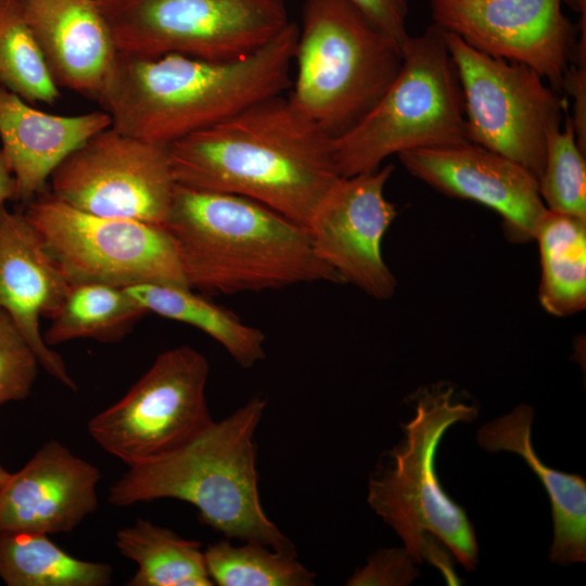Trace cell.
<instances>
[{
  "instance_id": "cell-3",
  "label": "cell",
  "mask_w": 586,
  "mask_h": 586,
  "mask_svg": "<svg viewBox=\"0 0 586 586\" xmlns=\"http://www.w3.org/2000/svg\"><path fill=\"white\" fill-rule=\"evenodd\" d=\"M164 226L192 289L234 294L343 283L316 255L305 228L238 194L177 183Z\"/></svg>"
},
{
  "instance_id": "cell-9",
  "label": "cell",
  "mask_w": 586,
  "mask_h": 586,
  "mask_svg": "<svg viewBox=\"0 0 586 586\" xmlns=\"http://www.w3.org/2000/svg\"><path fill=\"white\" fill-rule=\"evenodd\" d=\"M24 214L69 284L190 286L163 225L89 214L46 192Z\"/></svg>"
},
{
  "instance_id": "cell-10",
  "label": "cell",
  "mask_w": 586,
  "mask_h": 586,
  "mask_svg": "<svg viewBox=\"0 0 586 586\" xmlns=\"http://www.w3.org/2000/svg\"><path fill=\"white\" fill-rule=\"evenodd\" d=\"M461 85L468 139L531 173L538 181L549 133L566 102L531 67L486 54L444 30Z\"/></svg>"
},
{
  "instance_id": "cell-36",
  "label": "cell",
  "mask_w": 586,
  "mask_h": 586,
  "mask_svg": "<svg viewBox=\"0 0 586 586\" xmlns=\"http://www.w3.org/2000/svg\"><path fill=\"white\" fill-rule=\"evenodd\" d=\"M97 1H100V0H97Z\"/></svg>"
},
{
  "instance_id": "cell-11",
  "label": "cell",
  "mask_w": 586,
  "mask_h": 586,
  "mask_svg": "<svg viewBox=\"0 0 586 586\" xmlns=\"http://www.w3.org/2000/svg\"><path fill=\"white\" fill-rule=\"evenodd\" d=\"M206 357L191 346L161 353L118 402L88 421L90 437L128 468L176 450L214 421Z\"/></svg>"
},
{
  "instance_id": "cell-20",
  "label": "cell",
  "mask_w": 586,
  "mask_h": 586,
  "mask_svg": "<svg viewBox=\"0 0 586 586\" xmlns=\"http://www.w3.org/2000/svg\"><path fill=\"white\" fill-rule=\"evenodd\" d=\"M532 407L521 404L511 412L484 424L477 443L488 453L520 455L548 493L553 520L549 557L568 565L586 559V482L577 474L545 466L532 444Z\"/></svg>"
},
{
  "instance_id": "cell-32",
  "label": "cell",
  "mask_w": 586,
  "mask_h": 586,
  "mask_svg": "<svg viewBox=\"0 0 586 586\" xmlns=\"http://www.w3.org/2000/svg\"><path fill=\"white\" fill-rule=\"evenodd\" d=\"M566 69L561 88L573 99L574 127L578 146L586 151V60L576 59Z\"/></svg>"
},
{
  "instance_id": "cell-5",
  "label": "cell",
  "mask_w": 586,
  "mask_h": 586,
  "mask_svg": "<svg viewBox=\"0 0 586 586\" xmlns=\"http://www.w3.org/2000/svg\"><path fill=\"white\" fill-rule=\"evenodd\" d=\"M454 388L437 383L413 397L415 417L403 424L404 440L383 455L369 480L368 504L403 539L407 552L419 562L425 558L455 578L450 564L428 537L442 540L467 569L477 563L474 528L464 509L442 488L435 472V454L445 431L456 422H470L475 405L453 399Z\"/></svg>"
},
{
  "instance_id": "cell-2",
  "label": "cell",
  "mask_w": 586,
  "mask_h": 586,
  "mask_svg": "<svg viewBox=\"0 0 586 586\" xmlns=\"http://www.w3.org/2000/svg\"><path fill=\"white\" fill-rule=\"evenodd\" d=\"M298 25L253 53L209 61L118 51L98 100L117 131L169 145L290 89Z\"/></svg>"
},
{
  "instance_id": "cell-13",
  "label": "cell",
  "mask_w": 586,
  "mask_h": 586,
  "mask_svg": "<svg viewBox=\"0 0 586 586\" xmlns=\"http://www.w3.org/2000/svg\"><path fill=\"white\" fill-rule=\"evenodd\" d=\"M561 0H431L434 23L471 47L561 88L577 41Z\"/></svg>"
},
{
  "instance_id": "cell-4",
  "label": "cell",
  "mask_w": 586,
  "mask_h": 586,
  "mask_svg": "<svg viewBox=\"0 0 586 586\" xmlns=\"http://www.w3.org/2000/svg\"><path fill=\"white\" fill-rule=\"evenodd\" d=\"M265 408L266 399L256 395L176 450L128 468L111 485L109 502L128 507L163 498L182 500L229 540L294 550L259 498L254 436Z\"/></svg>"
},
{
  "instance_id": "cell-1",
  "label": "cell",
  "mask_w": 586,
  "mask_h": 586,
  "mask_svg": "<svg viewBox=\"0 0 586 586\" xmlns=\"http://www.w3.org/2000/svg\"><path fill=\"white\" fill-rule=\"evenodd\" d=\"M167 148L178 184L254 200L306 230L341 177L332 138L283 94Z\"/></svg>"
},
{
  "instance_id": "cell-15",
  "label": "cell",
  "mask_w": 586,
  "mask_h": 586,
  "mask_svg": "<svg viewBox=\"0 0 586 586\" xmlns=\"http://www.w3.org/2000/svg\"><path fill=\"white\" fill-rule=\"evenodd\" d=\"M397 156L412 176L437 191L497 212L510 240H534L547 208L538 180L521 165L470 141Z\"/></svg>"
},
{
  "instance_id": "cell-8",
  "label": "cell",
  "mask_w": 586,
  "mask_h": 586,
  "mask_svg": "<svg viewBox=\"0 0 586 586\" xmlns=\"http://www.w3.org/2000/svg\"><path fill=\"white\" fill-rule=\"evenodd\" d=\"M117 50L209 61L246 56L290 24L283 0H100Z\"/></svg>"
},
{
  "instance_id": "cell-14",
  "label": "cell",
  "mask_w": 586,
  "mask_h": 586,
  "mask_svg": "<svg viewBox=\"0 0 586 586\" xmlns=\"http://www.w3.org/2000/svg\"><path fill=\"white\" fill-rule=\"evenodd\" d=\"M394 166L340 177L314 214L307 232L316 255L342 280L371 297L387 300L397 282L382 254L397 215L384 194Z\"/></svg>"
},
{
  "instance_id": "cell-12",
  "label": "cell",
  "mask_w": 586,
  "mask_h": 586,
  "mask_svg": "<svg viewBox=\"0 0 586 586\" xmlns=\"http://www.w3.org/2000/svg\"><path fill=\"white\" fill-rule=\"evenodd\" d=\"M50 182V193L76 209L163 226L177 186L167 145L112 126L66 156Z\"/></svg>"
},
{
  "instance_id": "cell-21",
  "label": "cell",
  "mask_w": 586,
  "mask_h": 586,
  "mask_svg": "<svg viewBox=\"0 0 586 586\" xmlns=\"http://www.w3.org/2000/svg\"><path fill=\"white\" fill-rule=\"evenodd\" d=\"M146 313L192 326L219 343L235 362L250 368L265 358V334L244 323L192 288L170 283H144L126 288Z\"/></svg>"
},
{
  "instance_id": "cell-18",
  "label": "cell",
  "mask_w": 586,
  "mask_h": 586,
  "mask_svg": "<svg viewBox=\"0 0 586 586\" xmlns=\"http://www.w3.org/2000/svg\"><path fill=\"white\" fill-rule=\"evenodd\" d=\"M27 24L60 88L98 101L118 54L97 0H21Z\"/></svg>"
},
{
  "instance_id": "cell-26",
  "label": "cell",
  "mask_w": 586,
  "mask_h": 586,
  "mask_svg": "<svg viewBox=\"0 0 586 586\" xmlns=\"http://www.w3.org/2000/svg\"><path fill=\"white\" fill-rule=\"evenodd\" d=\"M204 557L211 579L219 586H310L316 577L296 559L295 550L279 551L254 542L234 546L220 540L209 545Z\"/></svg>"
},
{
  "instance_id": "cell-22",
  "label": "cell",
  "mask_w": 586,
  "mask_h": 586,
  "mask_svg": "<svg viewBox=\"0 0 586 586\" xmlns=\"http://www.w3.org/2000/svg\"><path fill=\"white\" fill-rule=\"evenodd\" d=\"M534 240L539 245V302L563 317L586 307V219L546 209Z\"/></svg>"
},
{
  "instance_id": "cell-29",
  "label": "cell",
  "mask_w": 586,
  "mask_h": 586,
  "mask_svg": "<svg viewBox=\"0 0 586 586\" xmlns=\"http://www.w3.org/2000/svg\"><path fill=\"white\" fill-rule=\"evenodd\" d=\"M36 353L12 317L0 309V405L25 399L35 383Z\"/></svg>"
},
{
  "instance_id": "cell-27",
  "label": "cell",
  "mask_w": 586,
  "mask_h": 586,
  "mask_svg": "<svg viewBox=\"0 0 586 586\" xmlns=\"http://www.w3.org/2000/svg\"><path fill=\"white\" fill-rule=\"evenodd\" d=\"M0 86L31 103L60 97L21 0H0Z\"/></svg>"
},
{
  "instance_id": "cell-28",
  "label": "cell",
  "mask_w": 586,
  "mask_h": 586,
  "mask_svg": "<svg viewBox=\"0 0 586 586\" xmlns=\"http://www.w3.org/2000/svg\"><path fill=\"white\" fill-rule=\"evenodd\" d=\"M538 182L547 209L586 219L585 152L577 144L570 117L563 130L556 128L548 136Z\"/></svg>"
},
{
  "instance_id": "cell-19",
  "label": "cell",
  "mask_w": 586,
  "mask_h": 586,
  "mask_svg": "<svg viewBox=\"0 0 586 586\" xmlns=\"http://www.w3.org/2000/svg\"><path fill=\"white\" fill-rule=\"evenodd\" d=\"M111 126L104 111L80 115L41 112L0 86V139L15 179L16 200L28 203L44 192L53 170L94 133Z\"/></svg>"
},
{
  "instance_id": "cell-34",
  "label": "cell",
  "mask_w": 586,
  "mask_h": 586,
  "mask_svg": "<svg viewBox=\"0 0 586 586\" xmlns=\"http://www.w3.org/2000/svg\"><path fill=\"white\" fill-rule=\"evenodd\" d=\"M569 4L576 12L586 15V0H561Z\"/></svg>"
},
{
  "instance_id": "cell-33",
  "label": "cell",
  "mask_w": 586,
  "mask_h": 586,
  "mask_svg": "<svg viewBox=\"0 0 586 586\" xmlns=\"http://www.w3.org/2000/svg\"><path fill=\"white\" fill-rule=\"evenodd\" d=\"M15 198V179L9 163L0 150V205Z\"/></svg>"
},
{
  "instance_id": "cell-16",
  "label": "cell",
  "mask_w": 586,
  "mask_h": 586,
  "mask_svg": "<svg viewBox=\"0 0 586 586\" xmlns=\"http://www.w3.org/2000/svg\"><path fill=\"white\" fill-rule=\"evenodd\" d=\"M100 480L98 467L58 441L47 442L0 493V534L73 531L95 511Z\"/></svg>"
},
{
  "instance_id": "cell-30",
  "label": "cell",
  "mask_w": 586,
  "mask_h": 586,
  "mask_svg": "<svg viewBox=\"0 0 586 586\" xmlns=\"http://www.w3.org/2000/svg\"><path fill=\"white\" fill-rule=\"evenodd\" d=\"M411 559L405 548L379 549L368 559L365 568L351 576L346 585H407L417 575Z\"/></svg>"
},
{
  "instance_id": "cell-35",
  "label": "cell",
  "mask_w": 586,
  "mask_h": 586,
  "mask_svg": "<svg viewBox=\"0 0 586 586\" xmlns=\"http://www.w3.org/2000/svg\"><path fill=\"white\" fill-rule=\"evenodd\" d=\"M11 473L8 472L1 464H0V493L2 492L4 485L7 484Z\"/></svg>"
},
{
  "instance_id": "cell-7",
  "label": "cell",
  "mask_w": 586,
  "mask_h": 586,
  "mask_svg": "<svg viewBox=\"0 0 586 586\" xmlns=\"http://www.w3.org/2000/svg\"><path fill=\"white\" fill-rule=\"evenodd\" d=\"M460 80L435 23L403 48V62L379 102L332 139L341 177L377 170L392 155L468 142Z\"/></svg>"
},
{
  "instance_id": "cell-6",
  "label": "cell",
  "mask_w": 586,
  "mask_h": 586,
  "mask_svg": "<svg viewBox=\"0 0 586 586\" xmlns=\"http://www.w3.org/2000/svg\"><path fill=\"white\" fill-rule=\"evenodd\" d=\"M402 62L403 49L351 0H304L286 99L335 139L379 102Z\"/></svg>"
},
{
  "instance_id": "cell-17",
  "label": "cell",
  "mask_w": 586,
  "mask_h": 586,
  "mask_svg": "<svg viewBox=\"0 0 586 586\" xmlns=\"http://www.w3.org/2000/svg\"><path fill=\"white\" fill-rule=\"evenodd\" d=\"M69 286L25 214L0 205V309L17 324L40 367L76 390L64 360L40 333L41 318L59 311Z\"/></svg>"
},
{
  "instance_id": "cell-31",
  "label": "cell",
  "mask_w": 586,
  "mask_h": 586,
  "mask_svg": "<svg viewBox=\"0 0 586 586\" xmlns=\"http://www.w3.org/2000/svg\"><path fill=\"white\" fill-rule=\"evenodd\" d=\"M402 49L409 39L407 17L410 0H351Z\"/></svg>"
},
{
  "instance_id": "cell-23",
  "label": "cell",
  "mask_w": 586,
  "mask_h": 586,
  "mask_svg": "<svg viewBox=\"0 0 586 586\" xmlns=\"http://www.w3.org/2000/svg\"><path fill=\"white\" fill-rule=\"evenodd\" d=\"M116 548L138 569L128 586H212L201 543L138 519L117 531Z\"/></svg>"
},
{
  "instance_id": "cell-25",
  "label": "cell",
  "mask_w": 586,
  "mask_h": 586,
  "mask_svg": "<svg viewBox=\"0 0 586 586\" xmlns=\"http://www.w3.org/2000/svg\"><path fill=\"white\" fill-rule=\"evenodd\" d=\"M145 314L126 288L71 284L43 339L49 346L77 339L113 343L124 339Z\"/></svg>"
},
{
  "instance_id": "cell-24",
  "label": "cell",
  "mask_w": 586,
  "mask_h": 586,
  "mask_svg": "<svg viewBox=\"0 0 586 586\" xmlns=\"http://www.w3.org/2000/svg\"><path fill=\"white\" fill-rule=\"evenodd\" d=\"M112 566L78 559L35 532L0 534V578L9 586H106Z\"/></svg>"
}]
</instances>
